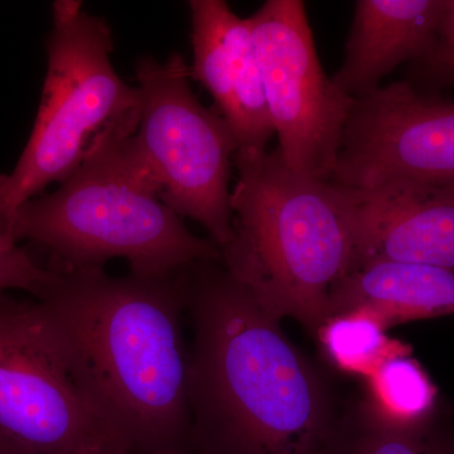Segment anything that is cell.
Masks as SVG:
<instances>
[{
  "mask_svg": "<svg viewBox=\"0 0 454 454\" xmlns=\"http://www.w3.org/2000/svg\"><path fill=\"white\" fill-rule=\"evenodd\" d=\"M191 450L343 454L348 420L315 366L221 260L187 269Z\"/></svg>",
  "mask_w": 454,
  "mask_h": 454,
  "instance_id": "6da1fadb",
  "label": "cell"
},
{
  "mask_svg": "<svg viewBox=\"0 0 454 454\" xmlns=\"http://www.w3.org/2000/svg\"><path fill=\"white\" fill-rule=\"evenodd\" d=\"M187 269L121 278L56 269L37 301L95 413L134 454L191 450Z\"/></svg>",
  "mask_w": 454,
  "mask_h": 454,
  "instance_id": "7a4b0ae2",
  "label": "cell"
},
{
  "mask_svg": "<svg viewBox=\"0 0 454 454\" xmlns=\"http://www.w3.org/2000/svg\"><path fill=\"white\" fill-rule=\"evenodd\" d=\"M234 162L232 238L221 262L268 312L316 334L331 317L333 286L354 262L345 192L295 172L278 149Z\"/></svg>",
  "mask_w": 454,
  "mask_h": 454,
  "instance_id": "3957f363",
  "label": "cell"
},
{
  "mask_svg": "<svg viewBox=\"0 0 454 454\" xmlns=\"http://www.w3.org/2000/svg\"><path fill=\"white\" fill-rule=\"evenodd\" d=\"M137 127L114 129L59 190L14 212L17 240L46 250L49 267H104L121 258L131 274L164 277L223 259L214 241L192 234L160 199L128 145Z\"/></svg>",
  "mask_w": 454,
  "mask_h": 454,
  "instance_id": "277c9868",
  "label": "cell"
},
{
  "mask_svg": "<svg viewBox=\"0 0 454 454\" xmlns=\"http://www.w3.org/2000/svg\"><path fill=\"white\" fill-rule=\"evenodd\" d=\"M112 31L79 0H57L47 74L35 128L11 175H0L8 210L64 184L107 134L139 121L138 89L114 70Z\"/></svg>",
  "mask_w": 454,
  "mask_h": 454,
  "instance_id": "5b68a950",
  "label": "cell"
},
{
  "mask_svg": "<svg viewBox=\"0 0 454 454\" xmlns=\"http://www.w3.org/2000/svg\"><path fill=\"white\" fill-rule=\"evenodd\" d=\"M139 121L128 140L164 205L205 227L220 249L232 238L231 158L239 149L221 114L190 88L184 56L143 57L137 65Z\"/></svg>",
  "mask_w": 454,
  "mask_h": 454,
  "instance_id": "8992f818",
  "label": "cell"
},
{
  "mask_svg": "<svg viewBox=\"0 0 454 454\" xmlns=\"http://www.w3.org/2000/svg\"><path fill=\"white\" fill-rule=\"evenodd\" d=\"M0 432L33 454H103L128 446L74 380L41 304L5 293H0Z\"/></svg>",
  "mask_w": 454,
  "mask_h": 454,
  "instance_id": "52a82bcc",
  "label": "cell"
},
{
  "mask_svg": "<svg viewBox=\"0 0 454 454\" xmlns=\"http://www.w3.org/2000/svg\"><path fill=\"white\" fill-rule=\"evenodd\" d=\"M278 151L295 172L331 181L355 100L319 62L301 0H268L247 17Z\"/></svg>",
  "mask_w": 454,
  "mask_h": 454,
  "instance_id": "ba28073f",
  "label": "cell"
},
{
  "mask_svg": "<svg viewBox=\"0 0 454 454\" xmlns=\"http://www.w3.org/2000/svg\"><path fill=\"white\" fill-rule=\"evenodd\" d=\"M330 182L348 190L453 184L454 101L422 94L405 80L355 100Z\"/></svg>",
  "mask_w": 454,
  "mask_h": 454,
  "instance_id": "9c48e42d",
  "label": "cell"
},
{
  "mask_svg": "<svg viewBox=\"0 0 454 454\" xmlns=\"http://www.w3.org/2000/svg\"><path fill=\"white\" fill-rule=\"evenodd\" d=\"M340 188L351 217V270L370 262H396L454 271V182Z\"/></svg>",
  "mask_w": 454,
  "mask_h": 454,
  "instance_id": "30bf717a",
  "label": "cell"
},
{
  "mask_svg": "<svg viewBox=\"0 0 454 454\" xmlns=\"http://www.w3.org/2000/svg\"><path fill=\"white\" fill-rule=\"evenodd\" d=\"M192 23L191 76L214 98L236 139L239 157L265 153L273 124L247 18H240L223 0L188 3Z\"/></svg>",
  "mask_w": 454,
  "mask_h": 454,
  "instance_id": "8fae6325",
  "label": "cell"
},
{
  "mask_svg": "<svg viewBox=\"0 0 454 454\" xmlns=\"http://www.w3.org/2000/svg\"><path fill=\"white\" fill-rule=\"evenodd\" d=\"M443 5L444 0H358L334 83L354 100L380 89L394 68L428 50Z\"/></svg>",
  "mask_w": 454,
  "mask_h": 454,
  "instance_id": "7c38bea8",
  "label": "cell"
},
{
  "mask_svg": "<svg viewBox=\"0 0 454 454\" xmlns=\"http://www.w3.org/2000/svg\"><path fill=\"white\" fill-rule=\"evenodd\" d=\"M331 316L366 310L387 325L454 315V271L378 262L349 270L330 297Z\"/></svg>",
  "mask_w": 454,
  "mask_h": 454,
  "instance_id": "4fadbf2b",
  "label": "cell"
},
{
  "mask_svg": "<svg viewBox=\"0 0 454 454\" xmlns=\"http://www.w3.org/2000/svg\"><path fill=\"white\" fill-rule=\"evenodd\" d=\"M411 351L393 355L367 379L370 402L365 408L396 427H417L435 418L438 390Z\"/></svg>",
  "mask_w": 454,
  "mask_h": 454,
  "instance_id": "5bb4252c",
  "label": "cell"
},
{
  "mask_svg": "<svg viewBox=\"0 0 454 454\" xmlns=\"http://www.w3.org/2000/svg\"><path fill=\"white\" fill-rule=\"evenodd\" d=\"M387 331V325L372 313L349 310L331 316L316 334L333 365L369 379L387 357L411 349L390 339Z\"/></svg>",
  "mask_w": 454,
  "mask_h": 454,
  "instance_id": "9a60e30c",
  "label": "cell"
},
{
  "mask_svg": "<svg viewBox=\"0 0 454 454\" xmlns=\"http://www.w3.org/2000/svg\"><path fill=\"white\" fill-rule=\"evenodd\" d=\"M343 454H454V427L437 418L417 427L391 426L364 406L348 422Z\"/></svg>",
  "mask_w": 454,
  "mask_h": 454,
  "instance_id": "2e32d148",
  "label": "cell"
},
{
  "mask_svg": "<svg viewBox=\"0 0 454 454\" xmlns=\"http://www.w3.org/2000/svg\"><path fill=\"white\" fill-rule=\"evenodd\" d=\"M13 216L0 197V293L20 289L38 301L55 283L59 271L20 247L14 234Z\"/></svg>",
  "mask_w": 454,
  "mask_h": 454,
  "instance_id": "e0dca14e",
  "label": "cell"
},
{
  "mask_svg": "<svg viewBox=\"0 0 454 454\" xmlns=\"http://www.w3.org/2000/svg\"><path fill=\"white\" fill-rule=\"evenodd\" d=\"M405 82L422 94L439 95L442 90L454 89V0H444L432 43L409 64Z\"/></svg>",
  "mask_w": 454,
  "mask_h": 454,
  "instance_id": "ac0fdd59",
  "label": "cell"
},
{
  "mask_svg": "<svg viewBox=\"0 0 454 454\" xmlns=\"http://www.w3.org/2000/svg\"><path fill=\"white\" fill-rule=\"evenodd\" d=\"M0 454H33L0 432Z\"/></svg>",
  "mask_w": 454,
  "mask_h": 454,
  "instance_id": "d6986e66",
  "label": "cell"
},
{
  "mask_svg": "<svg viewBox=\"0 0 454 454\" xmlns=\"http://www.w3.org/2000/svg\"><path fill=\"white\" fill-rule=\"evenodd\" d=\"M103 454H134L131 452V450L128 446H118L114 447L112 450H107V452Z\"/></svg>",
  "mask_w": 454,
  "mask_h": 454,
  "instance_id": "ffe728a7",
  "label": "cell"
},
{
  "mask_svg": "<svg viewBox=\"0 0 454 454\" xmlns=\"http://www.w3.org/2000/svg\"><path fill=\"white\" fill-rule=\"evenodd\" d=\"M152 454H197L191 450H160V452H154Z\"/></svg>",
  "mask_w": 454,
  "mask_h": 454,
  "instance_id": "44dd1931",
  "label": "cell"
}]
</instances>
